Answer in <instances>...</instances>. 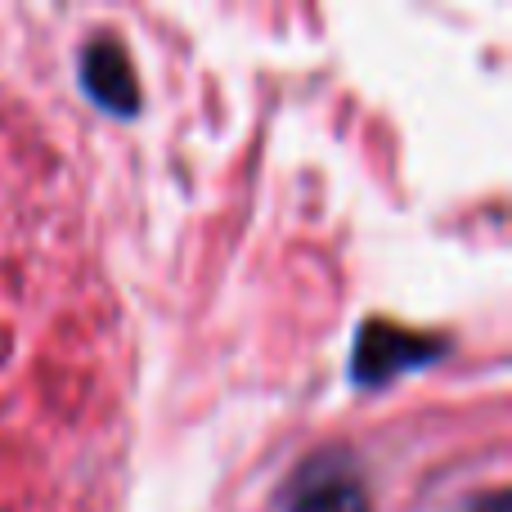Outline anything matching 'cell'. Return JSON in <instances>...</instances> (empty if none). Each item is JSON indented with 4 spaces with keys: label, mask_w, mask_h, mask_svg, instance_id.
I'll return each mask as SVG.
<instances>
[{
    "label": "cell",
    "mask_w": 512,
    "mask_h": 512,
    "mask_svg": "<svg viewBox=\"0 0 512 512\" xmlns=\"http://www.w3.org/2000/svg\"><path fill=\"white\" fill-rule=\"evenodd\" d=\"M450 351L441 333H418V328L391 324V319H364L351 346V382L360 391H378L396 382L400 373H414L436 364Z\"/></svg>",
    "instance_id": "6da1fadb"
},
{
    "label": "cell",
    "mask_w": 512,
    "mask_h": 512,
    "mask_svg": "<svg viewBox=\"0 0 512 512\" xmlns=\"http://www.w3.org/2000/svg\"><path fill=\"white\" fill-rule=\"evenodd\" d=\"M77 81L90 95V104H99L113 117H135L140 113V77H135V63L126 54V45L113 32H99L95 41H86L77 59Z\"/></svg>",
    "instance_id": "7a4b0ae2"
},
{
    "label": "cell",
    "mask_w": 512,
    "mask_h": 512,
    "mask_svg": "<svg viewBox=\"0 0 512 512\" xmlns=\"http://www.w3.org/2000/svg\"><path fill=\"white\" fill-rule=\"evenodd\" d=\"M283 512H373L369 495H364L360 472L337 454L310 459L292 481V495Z\"/></svg>",
    "instance_id": "3957f363"
},
{
    "label": "cell",
    "mask_w": 512,
    "mask_h": 512,
    "mask_svg": "<svg viewBox=\"0 0 512 512\" xmlns=\"http://www.w3.org/2000/svg\"><path fill=\"white\" fill-rule=\"evenodd\" d=\"M463 512H512V499H508V490H486V495L468 499Z\"/></svg>",
    "instance_id": "277c9868"
}]
</instances>
